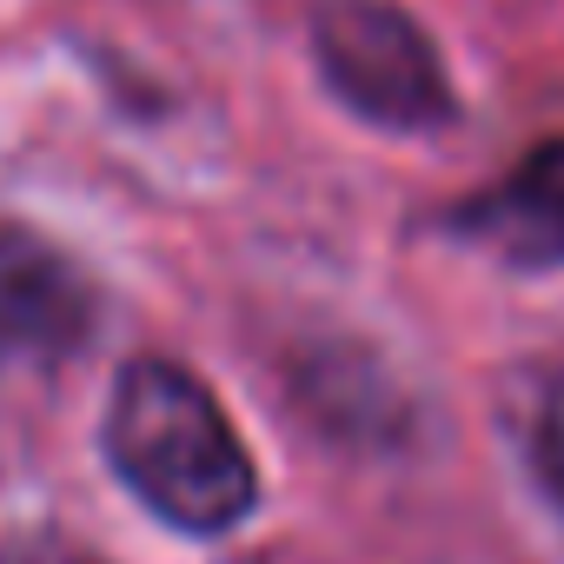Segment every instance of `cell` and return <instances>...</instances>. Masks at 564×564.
<instances>
[{"label":"cell","mask_w":564,"mask_h":564,"mask_svg":"<svg viewBox=\"0 0 564 564\" xmlns=\"http://www.w3.org/2000/svg\"><path fill=\"white\" fill-rule=\"evenodd\" d=\"M107 458L173 531L213 538L252 511V458L219 399L173 359H133L113 379Z\"/></svg>","instance_id":"6da1fadb"},{"label":"cell","mask_w":564,"mask_h":564,"mask_svg":"<svg viewBox=\"0 0 564 564\" xmlns=\"http://www.w3.org/2000/svg\"><path fill=\"white\" fill-rule=\"evenodd\" d=\"M458 232L511 265H564V140L538 147L511 180L478 193L458 213Z\"/></svg>","instance_id":"277c9868"},{"label":"cell","mask_w":564,"mask_h":564,"mask_svg":"<svg viewBox=\"0 0 564 564\" xmlns=\"http://www.w3.org/2000/svg\"><path fill=\"white\" fill-rule=\"evenodd\" d=\"M94 279L41 232L0 226V346L21 352H74L94 333Z\"/></svg>","instance_id":"3957f363"},{"label":"cell","mask_w":564,"mask_h":564,"mask_svg":"<svg viewBox=\"0 0 564 564\" xmlns=\"http://www.w3.org/2000/svg\"><path fill=\"white\" fill-rule=\"evenodd\" d=\"M313 47H319L333 94L372 127L425 133V127H445L458 107L419 21L386 8V0H333L313 28Z\"/></svg>","instance_id":"7a4b0ae2"},{"label":"cell","mask_w":564,"mask_h":564,"mask_svg":"<svg viewBox=\"0 0 564 564\" xmlns=\"http://www.w3.org/2000/svg\"><path fill=\"white\" fill-rule=\"evenodd\" d=\"M531 465L544 478V491L564 505V372L551 379L544 405H538V425H531Z\"/></svg>","instance_id":"5b68a950"}]
</instances>
